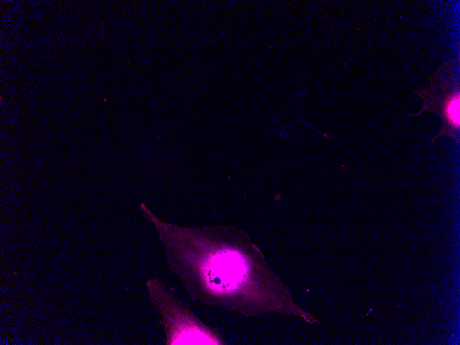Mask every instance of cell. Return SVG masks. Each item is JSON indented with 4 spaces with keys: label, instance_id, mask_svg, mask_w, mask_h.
<instances>
[{
    "label": "cell",
    "instance_id": "obj_2",
    "mask_svg": "<svg viewBox=\"0 0 460 345\" xmlns=\"http://www.w3.org/2000/svg\"><path fill=\"white\" fill-rule=\"evenodd\" d=\"M456 59L445 62L429 76L430 85L419 89L414 94L423 101L418 112L410 116H419L425 112L436 113L442 120L439 134L431 139L434 143L441 136H449L458 145L460 140V85L456 74Z\"/></svg>",
    "mask_w": 460,
    "mask_h": 345
},
{
    "label": "cell",
    "instance_id": "obj_3",
    "mask_svg": "<svg viewBox=\"0 0 460 345\" xmlns=\"http://www.w3.org/2000/svg\"><path fill=\"white\" fill-rule=\"evenodd\" d=\"M156 302L165 328L167 344H217L220 341L191 309L160 284Z\"/></svg>",
    "mask_w": 460,
    "mask_h": 345
},
{
    "label": "cell",
    "instance_id": "obj_1",
    "mask_svg": "<svg viewBox=\"0 0 460 345\" xmlns=\"http://www.w3.org/2000/svg\"><path fill=\"white\" fill-rule=\"evenodd\" d=\"M171 270L191 297L242 313L264 298V270L257 251L240 234L219 229H191L156 223Z\"/></svg>",
    "mask_w": 460,
    "mask_h": 345
}]
</instances>
